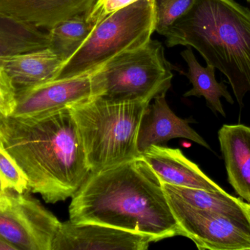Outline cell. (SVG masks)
<instances>
[{
	"label": "cell",
	"instance_id": "cell-1",
	"mask_svg": "<svg viewBox=\"0 0 250 250\" xmlns=\"http://www.w3.org/2000/svg\"><path fill=\"white\" fill-rule=\"evenodd\" d=\"M71 198L72 223L111 226L154 242L179 236L161 182L141 156L91 171Z\"/></svg>",
	"mask_w": 250,
	"mask_h": 250
},
{
	"label": "cell",
	"instance_id": "cell-2",
	"mask_svg": "<svg viewBox=\"0 0 250 250\" xmlns=\"http://www.w3.org/2000/svg\"><path fill=\"white\" fill-rule=\"evenodd\" d=\"M0 140L48 204L72 198L91 172L70 107L34 117L0 113Z\"/></svg>",
	"mask_w": 250,
	"mask_h": 250
},
{
	"label": "cell",
	"instance_id": "cell-3",
	"mask_svg": "<svg viewBox=\"0 0 250 250\" xmlns=\"http://www.w3.org/2000/svg\"><path fill=\"white\" fill-rule=\"evenodd\" d=\"M167 47L195 48L229 79L243 106L250 92V10L234 0H195L166 35Z\"/></svg>",
	"mask_w": 250,
	"mask_h": 250
},
{
	"label": "cell",
	"instance_id": "cell-4",
	"mask_svg": "<svg viewBox=\"0 0 250 250\" xmlns=\"http://www.w3.org/2000/svg\"><path fill=\"white\" fill-rule=\"evenodd\" d=\"M149 104L95 97L70 107L91 171L141 157L138 131Z\"/></svg>",
	"mask_w": 250,
	"mask_h": 250
},
{
	"label": "cell",
	"instance_id": "cell-5",
	"mask_svg": "<svg viewBox=\"0 0 250 250\" xmlns=\"http://www.w3.org/2000/svg\"><path fill=\"white\" fill-rule=\"evenodd\" d=\"M154 32L153 0L129 4L94 26L79 49L64 62L55 79L90 74L117 56L145 45Z\"/></svg>",
	"mask_w": 250,
	"mask_h": 250
},
{
	"label": "cell",
	"instance_id": "cell-6",
	"mask_svg": "<svg viewBox=\"0 0 250 250\" xmlns=\"http://www.w3.org/2000/svg\"><path fill=\"white\" fill-rule=\"evenodd\" d=\"M92 73L98 98L110 102L150 103L171 87L172 66L157 40L111 59Z\"/></svg>",
	"mask_w": 250,
	"mask_h": 250
},
{
	"label": "cell",
	"instance_id": "cell-7",
	"mask_svg": "<svg viewBox=\"0 0 250 250\" xmlns=\"http://www.w3.org/2000/svg\"><path fill=\"white\" fill-rule=\"evenodd\" d=\"M60 226L27 192L7 190L0 201V236L17 250H52Z\"/></svg>",
	"mask_w": 250,
	"mask_h": 250
},
{
	"label": "cell",
	"instance_id": "cell-8",
	"mask_svg": "<svg viewBox=\"0 0 250 250\" xmlns=\"http://www.w3.org/2000/svg\"><path fill=\"white\" fill-rule=\"evenodd\" d=\"M166 195L179 236L190 239L198 250H250V223L200 209Z\"/></svg>",
	"mask_w": 250,
	"mask_h": 250
},
{
	"label": "cell",
	"instance_id": "cell-9",
	"mask_svg": "<svg viewBox=\"0 0 250 250\" xmlns=\"http://www.w3.org/2000/svg\"><path fill=\"white\" fill-rule=\"evenodd\" d=\"M92 73L54 79L16 91V106L10 115L27 117L70 107L98 96Z\"/></svg>",
	"mask_w": 250,
	"mask_h": 250
},
{
	"label": "cell",
	"instance_id": "cell-10",
	"mask_svg": "<svg viewBox=\"0 0 250 250\" xmlns=\"http://www.w3.org/2000/svg\"><path fill=\"white\" fill-rule=\"evenodd\" d=\"M150 236L92 223H61L52 250H146Z\"/></svg>",
	"mask_w": 250,
	"mask_h": 250
},
{
	"label": "cell",
	"instance_id": "cell-11",
	"mask_svg": "<svg viewBox=\"0 0 250 250\" xmlns=\"http://www.w3.org/2000/svg\"><path fill=\"white\" fill-rule=\"evenodd\" d=\"M97 0H0V14L48 31L67 19L85 16Z\"/></svg>",
	"mask_w": 250,
	"mask_h": 250
},
{
	"label": "cell",
	"instance_id": "cell-12",
	"mask_svg": "<svg viewBox=\"0 0 250 250\" xmlns=\"http://www.w3.org/2000/svg\"><path fill=\"white\" fill-rule=\"evenodd\" d=\"M144 113L140 124L138 148L142 154L151 145H160L170 139H189L207 149H211L205 139L189 126V120L178 117L169 107L166 95L154 98Z\"/></svg>",
	"mask_w": 250,
	"mask_h": 250
},
{
	"label": "cell",
	"instance_id": "cell-13",
	"mask_svg": "<svg viewBox=\"0 0 250 250\" xmlns=\"http://www.w3.org/2000/svg\"><path fill=\"white\" fill-rule=\"evenodd\" d=\"M141 157L163 183L212 192H225L196 164L188 159L179 148L151 145Z\"/></svg>",
	"mask_w": 250,
	"mask_h": 250
},
{
	"label": "cell",
	"instance_id": "cell-14",
	"mask_svg": "<svg viewBox=\"0 0 250 250\" xmlns=\"http://www.w3.org/2000/svg\"><path fill=\"white\" fill-rule=\"evenodd\" d=\"M218 139L229 182L237 195L250 204V127L223 125Z\"/></svg>",
	"mask_w": 250,
	"mask_h": 250
},
{
	"label": "cell",
	"instance_id": "cell-15",
	"mask_svg": "<svg viewBox=\"0 0 250 250\" xmlns=\"http://www.w3.org/2000/svg\"><path fill=\"white\" fill-rule=\"evenodd\" d=\"M63 64L50 47L0 57V66L10 76L16 91L54 80Z\"/></svg>",
	"mask_w": 250,
	"mask_h": 250
},
{
	"label": "cell",
	"instance_id": "cell-16",
	"mask_svg": "<svg viewBox=\"0 0 250 250\" xmlns=\"http://www.w3.org/2000/svg\"><path fill=\"white\" fill-rule=\"evenodd\" d=\"M161 183L166 193L173 195L192 206L250 223V204L242 198L229 195L226 191L212 192L173 186L163 182Z\"/></svg>",
	"mask_w": 250,
	"mask_h": 250
},
{
	"label": "cell",
	"instance_id": "cell-17",
	"mask_svg": "<svg viewBox=\"0 0 250 250\" xmlns=\"http://www.w3.org/2000/svg\"><path fill=\"white\" fill-rule=\"evenodd\" d=\"M181 55L188 66V72L185 74L188 76L192 85V88L184 94V97H204L208 108L217 114V113L226 117L220 98H224L230 104H234V100L228 91L223 82H218L215 77V68L207 65L203 67L190 47L184 50Z\"/></svg>",
	"mask_w": 250,
	"mask_h": 250
},
{
	"label": "cell",
	"instance_id": "cell-18",
	"mask_svg": "<svg viewBox=\"0 0 250 250\" xmlns=\"http://www.w3.org/2000/svg\"><path fill=\"white\" fill-rule=\"evenodd\" d=\"M48 31L0 14V57L49 47Z\"/></svg>",
	"mask_w": 250,
	"mask_h": 250
},
{
	"label": "cell",
	"instance_id": "cell-19",
	"mask_svg": "<svg viewBox=\"0 0 250 250\" xmlns=\"http://www.w3.org/2000/svg\"><path fill=\"white\" fill-rule=\"evenodd\" d=\"M93 27L85 16L64 21L48 29L49 47L64 63L79 49Z\"/></svg>",
	"mask_w": 250,
	"mask_h": 250
},
{
	"label": "cell",
	"instance_id": "cell-20",
	"mask_svg": "<svg viewBox=\"0 0 250 250\" xmlns=\"http://www.w3.org/2000/svg\"><path fill=\"white\" fill-rule=\"evenodd\" d=\"M155 10V32L166 36L175 22L182 17L195 0H153Z\"/></svg>",
	"mask_w": 250,
	"mask_h": 250
},
{
	"label": "cell",
	"instance_id": "cell-21",
	"mask_svg": "<svg viewBox=\"0 0 250 250\" xmlns=\"http://www.w3.org/2000/svg\"><path fill=\"white\" fill-rule=\"evenodd\" d=\"M0 178L7 190L18 193L29 191L27 179L0 140Z\"/></svg>",
	"mask_w": 250,
	"mask_h": 250
},
{
	"label": "cell",
	"instance_id": "cell-22",
	"mask_svg": "<svg viewBox=\"0 0 250 250\" xmlns=\"http://www.w3.org/2000/svg\"><path fill=\"white\" fill-rule=\"evenodd\" d=\"M137 1L138 0H97L86 16V22L95 26L110 15Z\"/></svg>",
	"mask_w": 250,
	"mask_h": 250
},
{
	"label": "cell",
	"instance_id": "cell-23",
	"mask_svg": "<svg viewBox=\"0 0 250 250\" xmlns=\"http://www.w3.org/2000/svg\"><path fill=\"white\" fill-rule=\"evenodd\" d=\"M16 89L7 72L0 66V113L9 116L16 106Z\"/></svg>",
	"mask_w": 250,
	"mask_h": 250
},
{
	"label": "cell",
	"instance_id": "cell-24",
	"mask_svg": "<svg viewBox=\"0 0 250 250\" xmlns=\"http://www.w3.org/2000/svg\"><path fill=\"white\" fill-rule=\"evenodd\" d=\"M0 250H17V249L0 236Z\"/></svg>",
	"mask_w": 250,
	"mask_h": 250
},
{
	"label": "cell",
	"instance_id": "cell-25",
	"mask_svg": "<svg viewBox=\"0 0 250 250\" xmlns=\"http://www.w3.org/2000/svg\"><path fill=\"white\" fill-rule=\"evenodd\" d=\"M7 189L4 187V183H3L2 181H1V178H0V195H3L7 192Z\"/></svg>",
	"mask_w": 250,
	"mask_h": 250
},
{
	"label": "cell",
	"instance_id": "cell-26",
	"mask_svg": "<svg viewBox=\"0 0 250 250\" xmlns=\"http://www.w3.org/2000/svg\"><path fill=\"white\" fill-rule=\"evenodd\" d=\"M4 195V194H3ZM3 195H0V200H1V196H2Z\"/></svg>",
	"mask_w": 250,
	"mask_h": 250
}]
</instances>
